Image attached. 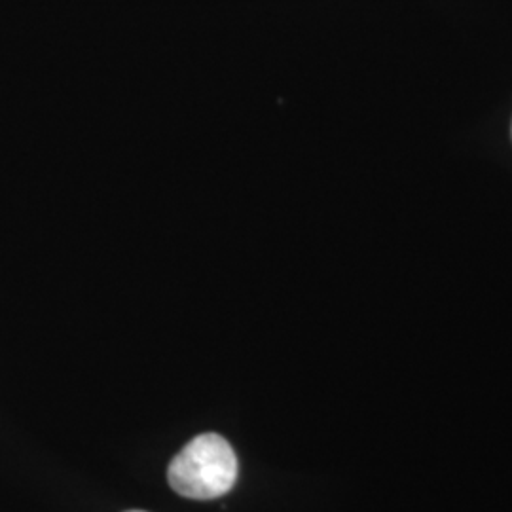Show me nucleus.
I'll return each mask as SVG.
<instances>
[{"label": "nucleus", "mask_w": 512, "mask_h": 512, "mask_svg": "<svg viewBox=\"0 0 512 512\" xmlns=\"http://www.w3.org/2000/svg\"><path fill=\"white\" fill-rule=\"evenodd\" d=\"M238 473V456L230 442L217 433H205L190 440L173 458L167 480L177 494L209 501L228 494Z\"/></svg>", "instance_id": "nucleus-1"}, {"label": "nucleus", "mask_w": 512, "mask_h": 512, "mask_svg": "<svg viewBox=\"0 0 512 512\" xmlns=\"http://www.w3.org/2000/svg\"><path fill=\"white\" fill-rule=\"evenodd\" d=\"M128 512H143V511H128Z\"/></svg>", "instance_id": "nucleus-2"}]
</instances>
